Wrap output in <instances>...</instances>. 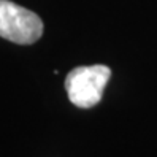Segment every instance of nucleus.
<instances>
[{
  "mask_svg": "<svg viewBox=\"0 0 157 157\" xmlns=\"http://www.w3.org/2000/svg\"><path fill=\"white\" fill-rule=\"evenodd\" d=\"M43 35V21L38 14L16 5L10 0H0V36L17 44H32Z\"/></svg>",
  "mask_w": 157,
  "mask_h": 157,
  "instance_id": "nucleus-2",
  "label": "nucleus"
},
{
  "mask_svg": "<svg viewBox=\"0 0 157 157\" xmlns=\"http://www.w3.org/2000/svg\"><path fill=\"white\" fill-rule=\"evenodd\" d=\"M111 70L106 65H82L73 68L65 78V90L70 101L78 108H92L103 97Z\"/></svg>",
  "mask_w": 157,
  "mask_h": 157,
  "instance_id": "nucleus-1",
  "label": "nucleus"
}]
</instances>
